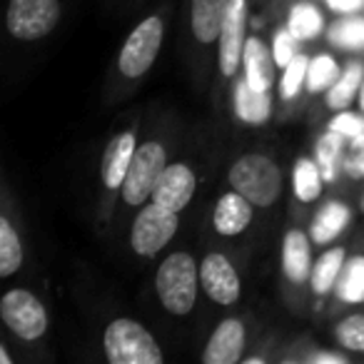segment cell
<instances>
[{
	"label": "cell",
	"instance_id": "cell-1",
	"mask_svg": "<svg viewBox=\"0 0 364 364\" xmlns=\"http://www.w3.org/2000/svg\"><path fill=\"white\" fill-rule=\"evenodd\" d=\"M198 262L188 252L167 255L155 274V289L157 297H160V304L170 314H177V317L193 312L195 302H198Z\"/></svg>",
	"mask_w": 364,
	"mask_h": 364
},
{
	"label": "cell",
	"instance_id": "cell-2",
	"mask_svg": "<svg viewBox=\"0 0 364 364\" xmlns=\"http://www.w3.org/2000/svg\"><path fill=\"white\" fill-rule=\"evenodd\" d=\"M102 349L110 364H162V349L145 324L130 317H117L102 334Z\"/></svg>",
	"mask_w": 364,
	"mask_h": 364
},
{
	"label": "cell",
	"instance_id": "cell-3",
	"mask_svg": "<svg viewBox=\"0 0 364 364\" xmlns=\"http://www.w3.org/2000/svg\"><path fill=\"white\" fill-rule=\"evenodd\" d=\"M228 180L232 190L242 193L255 208H272L282 195V172L269 157L250 152L235 160Z\"/></svg>",
	"mask_w": 364,
	"mask_h": 364
},
{
	"label": "cell",
	"instance_id": "cell-4",
	"mask_svg": "<svg viewBox=\"0 0 364 364\" xmlns=\"http://www.w3.org/2000/svg\"><path fill=\"white\" fill-rule=\"evenodd\" d=\"M167 167V152L160 142L147 140L142 145H137L135 157H132V165L127 170V177L122 182V200L132 208H140L147 200H152L155 193V185L160 180V175Z\"/></svg>",
	"mask_w": 364,
	"mask_h": 364
},
{
	"label": "cell",
	"instance_id": "cell-5",
	"mask_svg": "<svg viewBox=\"0 0 364 364\" xmlns=\"http://www.w3.org/2000/svg\"><path fill=\"white\" fill-rule=\"evenodd\" d=\"M162 38H165V26H162L160 16H147L145 21H140V26H135V31L127 36L125 46L117 55V70L127 80L142 77L155 63L162 48Z\"/></svg>",
	"mask_w": 364,
	"mask_h": 364
},
{
	"label": "cell",
	"instance_id": "cell-6",
	"mask_svg": "<svg viewBox=\"0 0 364 364\" xmlns=\"http://www.w3.org/2000/svg\"><path fill=\"white\" fill-rule=\"evenodd\" d=\"M60 23L58 0H11L6 26L16 41H41Z\"/></svg>",
	"mask_w": 364,
	"mask_h": 364
},
{
	"label": "cell",
	"instance_id": "cell-7",
	"mask_svg": "<svg viewBox=\"0 0 364 364\" xmlns=\"http://www.w3.org/2000/svg\"><path fill=\"white\" fill-rule=\"evenodd\" d=\"M177 228H180V213L160 208L157 203L145 205L140 208L130 230L132 252L142 255V257H155L175 237Z\"/></svg>",
	"mask_w": 364,
	"mask_h": 364
},
{
	"label": "cell",
	"instance_id": "cell-8",
	"mask_svg": "<svg viewBox=\"0 0 364 364\" xmlns=\"http://www.w3.org/2000/svg\"><path fill=\"white\" fill-rule=\"evenodd\" d=\"M0 317L23 342H36L48 332V312L43 302L28 289H11L0 299Z\"/></svg>",
	"mask_w": 364,
	"mask_h": 364
},
{
	"label": "cell",
	"instance_id": "cell-9",
	"mask_svg": "<svg viewBox=\"0 0 364 364\" xmlns=\"http://www.w3.org/2000/svg\"><path fill=\"white\" fill-rule=\"evenodd\" d=\"M245 28H247V0H230L228 16L220 33V73L232 77L240 70V60L245 55Z\"/></svg>",
	"mask_w": 364,
	"mask_h": 364
},
{
	"label": "cell",
	"instance_id": "cell-10",
	"mask_svg": "<svg viewBox=\"0 0 364 364\" xmlns=\"http://www.w3.org/2000/svg\"><path fill=\"white\" fill-rule=\"evenodd\" d=\"M200 284L213 302L230 307L240 299V274L223 252H210L200 264Z\"/></svg>",
	"mask_w": 364,
	"mask_h": 364
},
{
	"label": "cell",
	"instance_id": "cell-11",
	"mask_svg": "<svg viewBox=\"0 0 364 364\" xmlns=\"http://www.w3.org/2000/svg\"><path fill=\"white\" fill-rule=\"evenodd\" d=\"M195 188H198V177L188 165H182V162L167 165L155 185L152 203H157L165 210H172V213H182L193 200Z\"/></svg>",
	"mask_w": 364,
	"mask_h": 364
},
{
	"label": "cell",
	"instance_id": "cell-12",
	"mask_svg": "<svg viewBox=\"0 0 364 364\" xmlns=\"http://www.w3.org/2000/svg\"><path fill=\"white\" fill-rule=\"evenodd\" d=\"M247 332L237 317H228L215 327L213 337L208 339V347L203 352L205 364H237L242 362Z\"/></svg>",
	"mask_w": 364,
	"mask_h": 364
},
{
	"label": "cell",
	"instance_id": "cell-13",
	"mask_svg": "<svg viewBox=\"0 0 364 364\" xmlns=\"http://www.w3.org/2000/svg\"><path fill=\"white\" fill-rule=\"evenodd\" d=\"M137 150V137L132 130H125L120 135H115L110 140V145L105 147V155H102V185L107 190H120L122 182L127 177V170L132 165V157Z\"/></svg>",
	"mask_w": 364,
	"mask_h": 364
},
{
	"label": "cell",
	"instance_id": "cell-14",
	"mask_svg": "<svg viewBox=\"0 0 364 364\" xmlns=\"http://www.w3.org/2000/svg\"><path fill=\"white\" fill-rule=\"evenodd\" d=\"M252 215H255V205L242 193L232 190V193H225L218 200L213 213V225L225 237H237V235H242L250 228Z\"/></svg>",
	"mask_w": 364,
	"mask_h": 364
},
{
	"label": "cell",
	"instance_id": "cell-15",
	"mask_svg": "<svg viewBox=\"0 0 364 364\" xmlns=\"http://www.w3.org/2000/svg\"><path fill=\"white\" fill-rule=\"evenodd\" d=\"M312 237L302 232V230H287L282 240V269L284 277L292 282H304L312 277Z\"/></svg>",
	"mask_w": 364,
	"mask_h": 364
},
{
	"label": "cell",
	"instance_id": "cell-16",
	"mask_svg": "<svg viewBox=\"0 0 364 364\" xmlns=\"http://www.w3.org/2000/svg\"><path fill=\"white\" fill-rule=\"evenodd\" d=\"M274 65H277L274 53L269 50L259 38H247V43H245L242 68H245V80H247L255 90H272Z\"/></svg>",
	"mask_w": 364,
	"mask_h": 364
},
{
	"label": "cell",
	"instance_id": "cell-17",
	"mask_svg": "<svg viewBox=\"0 0 364 364\" xmlns=\"http://www.w3.org/2000/svg\"><path fill=\"white\" fill-rule=\"evenodd\" d=\"M228 8L230 0H193V6H190V26H193V36L203 46L220 41Z\"/></svg>",
	"mask_w": 364,
	"mask_h": 364
},
{
	"label": "cell",
	"instance_id": "cell-18",
	"mask_svg": "<svg viewBox=\"0 0 364 364\" xmlns=\"http://www.w3.org/2000/svg\"><path fill=\"white\" fill-rule=\"evenodd\" d=\"M235 112L247 125H262L272 112V97L269 90H255L247 80H240L235 87Z\"/></svg>",
	"mask_w": 364,
	"mask_h": 364
},
{
	"label": "cell",
	"instance_id": "cell-19",
	"mask_svg": "<svg viewBox=\"0 0 364 364\" xmlns=\"http://www.w3.org/2000/svg\"><path fill=\"white\" fill-rule=\"evenodd\" d=\"M349 208L344 203H327L312 220V230H309V237L317 245H329L332 240L339 237V232H344L349 225Z\"/></svg>",
	"mask_w": 364,
	"mask_h": 364
},
{
	"label": "cell",
	"instance_id": "cell-20",
	"mask_svg": "<svg viewBox=\"0 0 364 364\" xmlns=\"http://www.w3.org/2000/svg\"><path fill=\"white\" fill-rule=\"evenodd\" d=\"M347 262V252L344 247H329L319 255V259L312 267V277H309V284H312L314 294H327L337 287V279L342 274V267Z\"/></svg>",
	"mask_w": 364,
	"mask_h": 364
},
{
	"label": "cell",
	"instance_id": "cell-21",
	"mask_svg": "<svg viewBox=\"0 0 364 364\" xmlns=\"http://www.w3.org/2000/svg\"><path fill=\"white\" fill-rule=\"evenodd\" d=\"M359 85H364V65L354 60L344 68V73L337 77V82L327 90V105L332 110H347L354 102V97H357Z\"/></svg>",
	"mask_w": 364,
	"mask_h": 364
},
{
	"label": "cell",
	"instance_id": "cell-22",
	"mask_svg": "<svg viewBox=\"0 0 364 364\" xmlns=\"http://www.w3.org/2000/svg\"><path fill=\"white\" fill-rule=\"evenodd\" d=\"M322 182H324V175L317 162L307 160V157H299V160L294 162L292 190L299 203H314V200L322 195Z\"/></svg>",
	"mask_w": 364,
	"mask_h": 364
},
{
	"label": "cell",
	"instance_id": "cell-23",
	"mask_svg": "<svg viewBox=\"0 0 364 364\" xmlns=\"http://www.w3.org/2000/svg\"><path fill=\"white\" fill-rule=\"evenodd\" d=\"M23 264L21 235L8 218H0V277H11Z\"/></svg>",
	"mask_w": 364,
	"mask_h": 364
},
{
	"label": "cell",
	"instance_id": "cell-24",
	"mask_svg": "<svg viewBox=\"0 0 364 364\" xmlns=\"http://www.w3.org/2000/svg\"><path fill=\"white\" fill-rule=\"evenodd\" d=\"M337 282L339 284L334 289L342 302H364V255L344 262Z\"/></svg>",
	"mask_w": 364,
	"mask_h": 364
},
{
	"label": "cell",
	"instance_id": "cell-25",
	"mask_svg": "<svg viewBox=\"0 0 364 364\" xmlns=\"http://www.w3.org/2000/svg\"><path fill=\"white\" fill-rule=\"evenodd\" d=\"M322 26H324L322 13L314 6H309V3H297V6L289 11L287 28L297 41H312V38H317Z\"/></svg>",
	"mask_w": 364,
	"mask_h": 364
},
{
	"label": "cell",
	"instance_id": "cell-26",
	"mask_svg": "<svg viewBox=\"0 0 364 364\" xmlns=\"http://www.w3.org/2000/svg\"><path fill=\"white\" fill-rule=\"evenodd\" d=\"M339 77V65L329 53H319L317 58L309 60V68H307V87L309 92H319V90H329V87L337 82Z\"/></svg>",
	"mask_w": 364,
	"mask_h": 364
},
{
	"label": "cell",
	"instance_id": "cell-27",
	"mask_svg": "<svg viewBox=\"0 0 364 364\" xmlns=\"http://www.w3.org/2000/svg\"><path fill=\"white\" fill-rule=\"evenodd\" d=\"M342 137H344L342 132L329 130L317 140V165H319V170H322L324 180H332L334 177V165H337L339 152H342V147H344Z\"/></svg>",
	"mask_w": 364,
	"mask_h": 364
},
{
	"label": "cell",
	"instance_id": "cell-28",
	"mask_svg": "<svg viewBox=\"0 0 364 364\" xmlns=\"http://www.w3.org/2000/svg\"><path fill=\"white\" fill-rule=\"evenodd\" d=\"M334 337L344 349L364 354V314H349L339 319V324L334 327Z\"/></svg>",
	"mask_w": 364,
	"mask_h": 364
},
{
	"label": "cell",
	"instance_id": "cell-29",
	"mask_svg": "<svg viewBox=\"0 0 364 364\" xmlns=\"http://www.w3.org/2000/svg\"><path fill=\"white\" fill-rule=\"evenodd\" d=\"M307 68H309L307 55H294V60L284 68V75H282V97L284 100H292V97L299 92V87L307 82Z\"/></svg>",
	"mask_w": 364,
	"mask_h": 364
},
{
	"label": "cell",
	"instance_id": "cell-30",
	"mask_svg": "<svg viewBox=\"0 0 364 364\" xmlns=\"http://www.w3.org/2000/svg\"><path fill=\"white\" fill-rule=\"evenodd\" d=\"M332 43L342 48H364V21H344L332 31Z\"/></svg>",
	"mask_w": 364,
	"mask_h": 364
},
{
	"label": "cell",
	"instance_id": "cell-31",
	"mask_svg": "<svg viewBox=\"0 0 364 364\" xmlns=\"http://www.w3.org/2000/svg\"><path fill=\"white\" fill-rule=\"evenodd\" d=\"M329 130H337L347 137L364 135V117L354 115V112H347V110H339V115L329 122Z\"/></svg>",
	"mask_w": 364,
	"mask_h": 364
},
{
	"label": "cell",
	"instance_id": "cell-32",
	"mask_svg": "<svg viewBox=\"0 0 364 364\" xmlns=\"http://www.w3.org/2000/svg\"><path fill=\"white\" fill-rule=\"evenodd\" d=\"M294 41H297V38L289 33V28L287 31H277V36H274V46H272L277 65L287 68L289 63L294 60V55H297V53H294Z\"/></svg>",
	"mask_w": 364,
	"mask_h": 364
},
{
	"label": "cell",
	"instance_id": "cell-33",
	"mask_svg": "<svg viewBox=\"0 0 364 364\" xmlns=\"http://www.w3.org/2000/svg\"><path fill=\"white\" fill-rule=\"evenodd\" d=\"M347 170L352 177H364V147H359V150H354L352 160L347 162Z\"/></svg>",
	"mask_w": 364,
	"mask_h": 364
},
{
	"label": "cell",
	"instance_id": "cell-34",
	"mask_svg": "<svg viewBox=\"0 0 364 364\" xmlns=\"http://www.w3.org/2000/svg\"><path fill=\"white\" fill-rule=\"evenodd\" d=\"M327 6L337 13H352L364 6V0H327Z\"/></svg>",
	"mask_w": 364,
	"mask_h": 364
},
{
	"label": "cell",
	"instance_id": "cell-35",
	"mask_svg": "<svg viewBox=\"0 0 364 364\" xmlns=\"http://www.w3.org/2000/svg\"><path fill=\"white\" fill-rule=\"evenodd\" d=\"M314 362H334V364H344V357H337V354H317Z\"/></svg>",
	"mask_w": 364,
	"mask_h": 364
},
{
	"label": "cell",
	"instance_id": "cell-36",
	"mask_svg": "<svg viewBox=\"0 0 364 364\" xmlns=\"http://www.w3.org/2000/svg\"><path fill=\"white\" fill-rule=\"evenodd\" d=\"M0 362H3V364H11V354H8L6 349H0Z\"/></svg>",
	"mask_w": 364,
	"mask_h": 364
},
{
	"label": "cell",
	"instance_id": "cell-37",
	"mask_svg": "<svg viewBox=\"0 0 364 364\" xmlns=\"http://www.w3.org/2000/svg\"><path fill=\"white\" fill-rule=\"evenodd\" d=\"M247 364H262V359H257V357H250V359H247Z\"/></svg>",
	"mask_w": 364,
	"mask_h": 364
},
{
	"label": "cell",
	"instance_id": "cell-38",
	"mask_svg": "<svg viewBox=\"0 0 364 364\" xmlns=\"http://www.w3.org/2000/svg\"><path fill=\"white\" fill-rule=\"evenodd\" d=\"M362 110H364V85H362Z\"/></svg>",
	"mask_w": 364,
	"mask_h": 364
}]
</instances>
